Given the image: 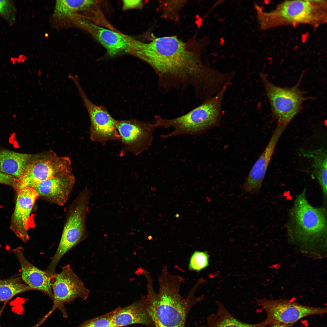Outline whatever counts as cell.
Segmentation results:
<instances>
[{"mask_svg":"<svg viewBox=\"0 0 327 327\" xmlns=\"http://www.w3.org/2000/svg\"><path fill=\"white\" fill-rule=\"evenodd\" d=\"M16 9L12 0H0V15L12 26L16 21Z\"/></svg>","mask_w":327,"mask_h":327,"instance_id":"cell-25","label":"cell"},{"mask_svg":"<svg viewBox=\"0 0 327 327\" xmlns=\"http://www.w3.org/2000/svg\"><path fill=\"white\" fill-rule=\"evenodd\" d=\"M286 127L277 125L266 147L252 168L241 187L242 195L259 193L276 147Z\"/></svg>","mask_w":327,"mask_h":327,"instance_id":"cell-14","label":"cell"},{"mask_svg":"<svg viewBox=\"0 0 327 327\" xmlns=\"http://www.w3.org/2000/svg\"><path fill=\"white\" fill-rule=\"evenodd\" d=\"M79 22L106 48L109 56L113 57L128 51V41L122 35L85 20Z\"/></svg>","mask_w":327,"mask_h":327,"instance_id":"cell-18","label":"cell"},{"mask_svg":"<svg viewBox=\"0 0 327 327\" xmlns=\"http://www.w3.org/2000/svg\"><path fill=\"white\" fill-rule=\"evenodd\" d=\"M52 289L53 304L48 312L50 315L56 310L62 309L65 304L78 299L86 300L90 293L69 264L63 266L60 273L54 274Z\"/></svg>","mask_w":327,"mask_h":327,"instance_id":"cell-12","label":"cell"},{"mask_svg":"<svg viewBox=\"0 0 327 327\" xmlns=\"http://www.w3.org/2000/svg\"><path fill=\"white\" fill-rule=\"evenodd\" d=\"M5 305H4V306L2 307L0 310V319L2 311L5 307ZM49 315L47 313L38 322L34 325L32 326V327H40L41 325L43 324L47 319L49 316ZM0 327H2L0 325Z\"/></svg>","mask_w":327,"mask_h":327,"instance_id":"cell-30","label":"cell"},{"mask_svg":"<svg viewBox=\"0 0 327 327\" xmlns=\"http://www.w3.org/2000/svg\"><path fill=\"white\" fill-rule=\"evenodd\" d=\"M217 312L208 316L207 325L202 327H262L260 323L250 324L244 322L235 318L222 303L216 301Z\"/></svg>","mask_w":327,"mask_h":327,"instance_id":"cell-21","label":"cell"},{"mask_svg":"<svg viewBox=\"0 0 327 327\" xmlns=\"http://www.w3.org/2000/svg\"><path fill=\"white\" fill-rule=\"evenodd\" d=\"M71 162L66 156L50 152L37 155L27 166L14 188L16 191L28 188L48 179L71 173Z\"/></svg>","mask_w":327,"mask_h":327,"instance_id":"cell-8","label":"cell"},{"mask_svg":"<svg viewBox=\"0 0 327 327\" xmlns=\"http://www.w3.org/2000/svg\"><path fill=\"white\" fill-rule=\"evenodd\" d=\"M92 0H60L56 1L55 7L56 15L59 17H71L76 12L88 9L96 5Z\"/></svg>","mask_w":327,"mask_h":327,"instance_id":"cell-23","label":"cell"},{"mask_svg":"<svg viewBox=\"0 0 327 327\" xmlns=\"http://www.w3.org/2000/svg\"><path fill=\"white\" fill-rule=\"evenodd\" d=\"M256 301L257 305L264 309L267 315L265 320L260 322L262 327L276 324H294L306 316L327 312L326 308L305 306L287 299H257Z\"/></svg>","mask_w":327,"mask_h":327,"instance_id":"cell-9","label":"cell"},{"mask_svg":"<svg viewBox=\"0 0 327 327\" xmlns=\"http://www.w3.org/2000/svg\"><path fill=\"white\" fill-rule=\"evenodd\" d=\"M22 281L18 275L0 280V302L7 301L18 294L33 290Z\"/></svg>","mask_w":327,"mask_h":327,"instance_id":"cell-22","label":"cell"},{"mask_svg":"<svg viewBox=\"0 0 327 327\" xmlns=\"http://www.w3.org/2000/svg\"><path fill=\"white\" fill-rule=\"evenodd\" d=\"M210 42L206 37L194 36L184 41L175 36H153L148 42L133 41L131 50L152 68L161 90L167 92L190 87L201 99L216 89L221 78L219 71L202 60Z\"/></svg>","mask_w":327,"mask_h":327,"instance_id":"cell-1","label":"cell"},{"mask_svg":"<svg viewBox=\"0 0 327 327\" xmlns=\"http://www.w3.org/2000/svg\"><path fill=\"white\" fill-rule=\"evenodd\" d=\"M228 86H224L214 96L181 116L168 119L155 115L154 120L158 127L173 129L162 135V140L182 135H196L216 125L221 117L222 103Z\"/></svg>","mask_w":327,"mask_h":327,"instance_id":"cell-5","label":"cell"},{"mask_svg":"<svg viewBox=\"0 0 327 327\" xmlns=\"http://www.w3.org/2000/svg\"><path fill=\"white\" fill-rule=\"evenodd\" d=\"M302 74L296 84L289 88H283L273 84L266 75L260 73V77L264 86L266 94L270 106L271 114L276 121L277 125L286 127L303 109V103L313 97L305 96L300 90L299 85Z\"/></svg>","mask_w":327,"mask_h":327,"instance_id":"cell-7","label":"cell"},{"mask_svg":"<svg viewBox=\"0 0 327 327\" xmlns=\"http://www.w3.org/2000/svg\"><path fill=\"white\" fill-rule=\"evenodd\" d=\"M116 127L122 145L121 155L127 153L138 155L148 150L153 141L154 132L158 127L154 120L144 121L134 119L117 120Z\"/></svg>","mask_w":327,"mask_h":327,"instance_id":"cell-11","label":"cell"},{"mask_svg":"<svg viewBox=\"0 0 327 327\" xmlns=\"http://www.w3.org/2000/svg\"><path fill=\"white\" fill-rule=\"evenodd\" d=\"M110 324L111 327H123L134 324L155 327L148 312L147 296H142L125 307L116 308Z\"/></svg>","mask_w":327,"mask_h":327,"instance_id":"cell-17","label":"cell"},{"mask_svg":"<svg viewBox=\"0 0 327 327\" xmlns=\"http://www.w3.org/2000/svg\"><path fill=\"white\" fill-rule=\"evenodd\" d=\"M13 251L21 266L22 281L33 290L41 291L52 300V284L54 275L50 274L31 263L25 257L22 246L16 248Z\"/></svg>","mask_w":327,"mask_h":327,"instance_id":"cell-15","label":"cell"},{"mask_svg":"<svg viewBox=\"0 0 327 327\" xmlns=\"http://www.w3.org/2000/svg\"><path fill=\"white\" fill-rule=\"evenodd\" d=\"M90 192L88 189H84L70 206L58 248L46 269L48 272H55L57 266L63 256L87 238L86 220L88 211Z\"/></svg>","mask_w":327,"mask_h":327,"instance_id":"cell-6","label":"cell"},{"mask_svg":"<svg viewBox=\"0 0 327 327\" xmlns=\"http://www.w3.org/2000/svg\"><path fill=\"white\" fill-rule=\"evenodd\" d=\"M37 155L0 148V172L18 179Z\"/></svg>","mask_w":327,"mask_h":327,"instance_id":"cell-20","label":"cell"},{"mask_svg":"<svg viewBox=\"0 0 327 327\" xmlns=\"http://www.w3.org/2000/svg\"><path fill=\"white\" fill-rule=\"evenodd\" d=\"M306 189L296 195L289 209L285 225L289 243L306 253L326 249L327 208L312 205L306 197Z\"/></svg>","mask_w":327,"mask_h":327,"instance_id":"cell-3","label":"cell"},{"mask_svg":"<svg viewBox=\"0 0 327 327\" xmlns=\"http://www.w3.org/2000/svg\"><path fill=\"white\" fill-rule=\"evenodd\" d=\"M17 192L16 204L10 227L18 238L26 243L29 239L28 231L31 212L39 196L32 188L24 189Z\"/></svg>","mask_w":327,"mask_h":327,"instance_id":"cell-13","label":"cell"},{"mask_svg":"<svg viewBox=\"0 0 327 327\" xmlns=\"http://www.w3.org/2000/svg\"><path fill=\"white\" fill-rule=\"evenodd\" d=\"M298 154L310 160L313 169L311 176L320 185L322 192L323 206L327 207L326 149L322 147L314 149H302L299 150Z\"/></svg>","mask_w":327,"mask_h":327,"instance_id":"cell-19","label":"cell"},{"mask_svg":"<svg viewBox=\"0 0 327 327\" xmlns=\"http://www.w3.org/2000/svg\"><path fill=\"white\" fill-rule=\"evenodd\" d=\"M270 327H295L294 324H274L270 326ZM299 327H306V326H302Z\"/></svg>","mask_w":327,"mask_h":327,"instance_id":"cell-31","label":"cell"},{"mask_svg":"<svg viewBox=\"0 0 327 327\" xmlns=\"http://www.w3.org/2000/svg\"><path fill=\"white\" fill-rule=\"evenodd\" d=\"M185 1H163L160 3L159 8L163 17L169 20L178 19L180 10L186 3Z\"/></svg>","mask_w":327,"mask_h":327,"instance_id":"cell-24","label":"cell"},{"mask_svg":"<svg viewBox=\"0 0 327 327\" xmlns=\"http://www.w3.org/2000/svg\"><path fill=\"white\" fill-rule=\"evenodd\" d=\"M209 256L206 251H195L192 255L189 264V269L200 271L209 264Z\"/></svg>","mask_w":327,"mask_h":327,"instance_id":"cell-26","label":"cell"},{"mask_svg":"<svg viewBox=\"0 0 327 327\" xmlns=\"http://www.w3.org/2000/svg\"><path fill=\"white\" fill-rule=\"evenodd\" d=\"M142 0H124L123 1V8L124 10L139 8L143 5Z\"/></svg>","mask_w":327,"mask_h":327,"instance_id":"cell-29","label":"cell"},{"mask_svg":"<svg viewBox=\"0 0 327 327\" xmlns=\"http://www.w3.org/2000/svg\"><path fill=\"white\" fill-rule=\"evenodd\" d=\"M75 182V177L71 173L46 180L32 188L38 193V198L61 206L67 201Z\"/></svg>","mask_w":327,"mask_h":327,"instance_id":"cell-16","label":"cell"},{"mask_svg":"<svg viewBox=\"0 0 327 327\" xmlns=\"http://www.w3.org/2000/svg\"><path fill=\"white\" fill-rule=\"evenodd\" d=\"M144 277L147 281V307L155 327H187L186 319L193 306L202 300V295L196 297L195 292L200 285L204 282L199 279L183 298L180 293L184 279L170 273L167 267L162 269L158 279L159 291L154 290L153 279L150 274Z\"/></svg>","mask_w":327,"mask_h":327,"instance_id":"cell-2","label":"cell"},{"mask_svg":"<svg viewBox=\"0 0 327 327\" xmlns=\"http://www.w3.org/2000/svg\"><path fill=\"white\" fill-rule=\"evenodd\" d=\"M114 310L86 320L78 327H111L110 320Z\"/></svg>","mask_w":327,"mask_h":327,"instance_id":"cell-27","label":"cell"},{"mask_svg":"<svg viewBox=\"0 0 327 327\" xmlns=\"http://www.w3.org/2000/svg\"><path fill=\"white\" fill-rule=\"evenodd\" d=\"M255 6L261 30L302 24L315 27L327 22V0L285 1L269 12Z\"/></svg>","mask_w":327,"mask_h":327,"instance_id":"cell-4","label":"cell"},{"mask_svg":"<svg viewBox=\"0 0 327 327\" xmlns=\"http://www.w3.org/2000/svg\"><path fill=\"white\" fill-rule=\"evenodd\" d=\"M18 181V179L0 172V184L6 185L14 188Z\"/></svg>","mask_w":327,"mask_h":327,"instance_id":"cell-28","label":"cell"},{"mask_svg":"<svg viewBox=\"0 0 327 327\" xmlns=\"http://www.w3.org/2000/svg\"><path fill=\"white\" fill-rule=\"evenodd\" d=\"M70 79L75 85L89 115L91 140L103 145L109 141L120 140L116 127L117 120L111 116L105 107L97 105L89 99L82 87L78 75H72Z\"/></svg>","mask_w":327,"mask_h":327,"instance_id":"cell-10","label":"cell"}]
</instances>
